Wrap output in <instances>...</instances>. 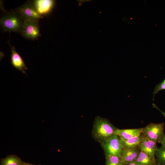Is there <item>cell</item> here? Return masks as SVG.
<instances>
[{"instance_id":"9c48e42d","label":"cell","mask_w":165,"mask_h":165,"mask_svg":"<svg viewBox=\"0 0 165 165\" xmlns=\"http://www.w3.org/2000/svg\"><path fill=\"white\" fill-rule=\"evenodd\" d=\"M11 47V62L13 66L18 70L24 74H26L25 70L28 68L16 50L14 46L12 47L9 43Z\"/></svg>"},{"instance_id":"ffe728a7","label":"cell","mask_w":165,"mask_h":165,"mask_svg":"<svg viewBox=\"0 0 165 165\" xmlns=\"http://www.w3.org/2000/svg\"><path fill=\"white\" fill-rule=\"evenodd\" d=\"M123 165H138L135 162L128 163L124 164Z\"/></svg>"},{"instance_id":"4fadbf2b","label":"cell","mask_w":165,"mask_h":165,"mask_svg":"<svg viewBox=\"0 0 165 165\" xmlns=\"http://www.w3.org/2000/svg\"><path fill=\"white\" fill-rule=\"evenodd\" d=\"M135 162L138 165H156V159H153L143 152L141 151Z\"/></svg>"},{"instance_id":"7402d4cb","label":"cell","mask_w":165,"mask_h":165,"mask_svg":"<svg viewBox=\"0 0 165 165\" xmlns=\"http://www.w3.org/2000/svg\"><path fill=\"white\" fill-rule=\"evenodd\" d=\"M156 165H158V164H157Z\"/></svg>"},{"instance_id":"ac0fdd59","label":"cell","mask_w":165,"mask_h":165,"mask_svg":"<svg viewBox=\"0 0 165 165\" xmlns=\"http://www.w3.org/2000/svg\"><path fill=\"white\" fill-rule=\"evenodd\" d=\"M152 105L153 106V108L157 109L159 111H160V112L161 113V114H162V115L165 118V112H163L162 110H161L156 105H155L153 103L152 104Z\"/></svg>"},{"instance_id":"2e32d148","label":"cell","mask_w":165,"mask_h":165,"mask_svg":"<svg viewBox=\"0 0 165 165\" xmlns=\"http://www.w3.org/2000/svg\"><path fill=\"white\" fill-rule=\"evenodd\" d=\"M105 165H123L120 156L113 155L105 158Z\"/></svg>"},{"instance_id":"ba28073f","label":"cell","mask_w":165,"mask_h":165,"mask_svg":"<svg viewBox=\"0 0 165 165\" xmlns=\"http://www.w3.org/2000/svg\"><path fill=\"white\" fill-rule=\"evenodd\" d=\"M32 2L37 11L42 16L50 13L54 4L52 0H35Z\"/></svg>"},{"instance_id":"d6986e66","label":"cell","mask_w":165,"mask_h":165,"mask_svg":"<svg viewBox=\"0 0 165 165\" xmlns=\"http://www.w3.org/2000/svg\"><path fill=\"white\" fill-rule=\"evenodd\" d=\"M160 143L161 145H165V135L160 141Z\"/></svg>"},{"instance_id":"5b68a950","label":"cell","mask_w":165,"mask_h":165,"mask_svg":"<svg viewBox=\"0 0 165 165\" xmlns=\"http://www.w3.org/2000/svg\"><path fill=\"white\" fill-rule=\"evenodd\" d=\"M24 21L26 20L39 21L43 18L37 11L32 1H28L15 10Z\"/></svg>"},{"instance_id":"3957f363","label":"cell","mask_w":165,"mask_h":165,"mask_svg":"<svg viewBox=\"0 0 165 165\" xmlns=\"http://www.w3.org/2000/svg\"><path fill=\"white\" fill-rule=\"evenodd\" d=\"M164 123H151L143 128L142 133L145 137L155 142L160 143L163 136Z\"/></svg>"},{"instance_id":"7c38bea8","label":"cell","mask_w":165,"mask_h":165,"mask_svg":"<svg viewBox=\"0 0 165 165\" xmlns=\"http://www.w3.org/2000/svg\"><path fill=\"white\" fill-rule=\"evenodd\" d=\"M144 135L142 133L139 135L127 140L120 139L123 149L132 148L138 146Z\"/></svg>"},{"instance_id":"44dd1931","label":"cell","mask_w":165,"mask_h":165,"mask_svg":"<svg viewBox=\"0 0 165 165\" xmlns=\"http://www.w3.org/2000/svg\"><path fill=\"white\" fill-rule=\"evenodd\" d=\"M23 165H41L40 164H38V165H35V164H32L31 163H26V162H24Z\"/></svg>"},{"instance_id":"8992f818","label":"cell","mask_w":165,"mask_h":165,"mask_svg":"<svg viewBox=\"0 0 165 165\" xmlns=\"http://www.w3.org/2000/svg\"><path fill=\"white\" fill-rule=\"evenodd\" d=\"M20 34L27 39L31 40H38L41 36L39 21H24Z\"/></svg>"},{"instance_id":"e0dca14e","label":"cell","mask_w":165,"mask_h":165,"mask_svg":"<svg viewBox=\"0 0 165 165\" xmlns=\"http://www.w3.org/2000/svg\"><path fill=\"white\" fill-rule=\"evenodd\" d=\"M163 90H165V79L162 82L158 84L155 86L153 93V100L154 99V97L156 94H157L160 91Z\"/></svg>"},{"instance_id":"52a82bcc","label":"cell","mask_w":165,"mask_h":165,"mask_svg":"<svg viewBox=\"0 0 165 165\" xmlns=\"http://www.w3.org/2000/svg\"><path fill=\"white\" fill-rule=\"evenodd\" d=\"M140 150L153 159H156V154L158 147L156 143L155 142L144 135L138 145Z\"/></svg>"},{"instance_id":"6da1fadb","label":"cell","mask_w":165,"mask_h":165,"mask_svg":"<svg viewBox=\"0 0 165 165\" xmlns=\"http://www.w3.org/2000/svg\"><path fill=\"white\" fill-rule=\"evenodd\" d=\"M118 128L105 118L97 116L94 122L92 130V137L101 145L114 134Z\"/></svg>"},{"instance_id":"8fae6325","label":"cell","mask_w":165,"mask_h":165,"mask_svg":"<svg viewBox=\"0 0 165 165\" xmlns=\"http://www.w3.org/2000/svg\"><path fill=\"white\" fill-rule=\"evenodd\" d=\"M143 129V128L130 129L117 128L114 134L117 135L121 139L127 140L139 135L142 133Z\"/></svg>"},{"instance_id":"30bf717a","label":"cell","mask_w":165,"mask_h":165,"mask_svg":"<svg viewBox=\"0 0 165 165\" xmlns=\"http://www.w3.org/2000/svg\"><path fill=\"white\" fill-rule=\"evenodd\" d=\"M140 151L138 146L134 148L123 149L120 156L123 164L135 162Z\"/></svg>"},{"instance_id":"9a60e30c","label":"cell","mask_w":165,"mask_h":165,"mask_svg":"<svg viewBox=\"0 0 165 165\" xmlns=\"http://www.w3.org/2000/svg\"><path fill=\"white\" fill-rule=\"evenodd\" d=\"M156 161L159 165H165V145L158 148L156 154Z\"/></svg>"},{"instance_id":"277c9868","label":"cell","mask_w":165,"mask_h":165,"mask_svg":"<svg viewBox=\"0 0 165 165\" xmlns=\"http://www.w3.org/2000/svg\"><path fill=\"white\" fill-rule=\"evenodd\" d=\"M101 145L105 158L112 156H120L122 147L120 139L116 135H113Z\"/></svg>"},{"instance_id":"5bb4252c","label":"cell","mask_w":165,"mask_h":165,"mask_svg":"<svg viewBox=\"0 0 165 165\" xmlns=\"http://www.w3.org/2000/svg\"><path fill=\"white\" fill-rule=\"evenodd\" d=\"M24 162L16 155H10L1 160L0 165H23Z\"/></svg>"},{"instance_id":"7a4b0ae2","label":"cell","mask_w":165,"mask_h":165,"mask_svg":"<svg viewBox=\"0 0 165 165\" xmlns=\"http://www.w3.org/2000/svg\"><path fill=\"white\" fill-rule=\"evenodd\" d=\"M24 22L15 10L5 13L0 20V26L4 31H13L20 34Z\"/></svg>"}]
</instances>
